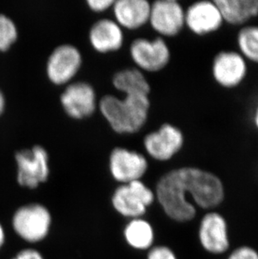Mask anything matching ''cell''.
I'll use <instances>...</instances> for the list:
<instances>
[{"instance_id":"8992f818","label":"cell","mask_w":258,"mask_h":259,"mask_svg":"<svg viewBox=\"0 0 258 259\" xmlns=\"http://www.w3.org/2000/svg\"><path fill=\"white\" fill-rule=\"evenodd\" d=\"M17 182L20 186L36 189L49 178V156L41 146L22 149L15 154Z\"/></svg>"},{"instance_id":"7a4b0ae2","label":"cell","mask_w":258,"mask_h":259,"mask_svg":"<svg viewBox=\"0 0 258 259\" xmlns=\"http://www.w3.org/2000/svg\"><path fill=\"white\" fill-rule=\"evenodd\" d=\"M100 109L116 132H137L146 122L149 99L145 95H125L122 99L105 96L101 100Z\"/></svg>"},{"instance_id":"603a6c76","label":"cell","mask_w":258,"mask_h":259,"mask_svg":"<svg viewBox=\"0 0 258 259\" xmlns=\"http://www.w3.org/2000/svg\"><path fill=\"white\" fill-rule=\"evenodd\" d=\"M146 259H179L176 251L167 245H154L148 251Z\"/></svg>"},{"instance_id":"3957f363","label":"cell","mask_w":258,"mask_h":259,"mask_svg":"<svg viewBox=\"0 0 258 259\" xmlns=\"http://www.w3.org/2000/svg\"><path fill=\"white\" fill-rule=\"evenodd\" d=\"M198 244L212 257H224L232 248L229 221L221 210L204 211L198 222Z\"/></svg>"},{"instance_id":"52a82bcc","label":"cell","mask_w":258,"mask_h":259,"mask_svg":"<svg viewBox=\"0 0 258 259\" xmlns=\"http://www.w3.org/2000/svg\"><path fill=\"white\" fill-rule=\"evenodd\" d=\"M247 63L237 51L222 50L212 59V78L221 88L236 89L246 80L248 74Z\"/></svg>"},{"instance_id":"d6986e66","label":"cell","mask_w":258,"mask_h":259,"mask_svg":"<svg viewBox=\"0 0 258 259\" xmlns=\"http://www.w3.org/2000/svg\"><path fill=\"white\" fill-rule=\"evenodd\" d=\"M113 85L125 95H149L150 86L144 74L137 69H126L117 72Z\"/></svg>"},{"instance_id":"ba28073f","label":"cell","mask_w":258,"mask_h":259,"mask_svg":"<svg viewBox=\"0 0 258 259\" xmlns=\"http://www.w3.org/2000/svg\"><path fill=\"white\" fill-rule=\"evenodd\" d=\"M185 24L193 34L204 37L219 31L224 21L214 0H200L185 10Z\"/></svg>"},{"instance_id":"7402d4cb","label":"cell","mask_w":258,"mask_h":259,"mask_svg":"<svg viewBox=\"0 0 258 259\" xmlns=\"http://www.w3.org/2000/svg\"><path fill=\"white\" fill-rule=\"evenodd\" d=\"M224 259H258V249L252 245H238L232 247Z\"/></svg>"},{"instance_id":"6da1fadb","label":"cell","mask_w":258,"mask_h":259,"mask_svg":"<svg viewBox=\"0 0 258 259\" xmlns=\"http://www.w3.org/2000/svg\"><path fill=\"white\" fill-rule=\"evenodd\" d=\"M156 201L174 223L195 220L200 210H218L227 199V187L217 174L197 166L180 167L161 176Z\"/></svg>"},{"instance_id":"30bf717a","label":"cell","mask_w":258,"mask_h":259,"mask_svg":"<svg viewBox=\"0 0 258 259\" xmlns=\"http://www.w3.org/2000/svg\"><path fill=\"white\" fill-rule=\"evenodd\" d=\"M149 20L163 36H176L185 26V9L176 0H158L151 5Z\"/></svg>"},{"instance_id":"e0dca14e","label":"cell","mask_w":258,"mask_h":259,"mask_svg":"<svg viewBox=\"0 0 258 259\" xmlns=\"http://www.w3.org/2000/svg\"><path fill=\"white\" fill-rule=\"evenodd\" d=\"M90 41L98 52H113L122 47L123 34L117 23L101 20L91 29Z\"/></svg>"},{"instance_id":"ffe728a7","label":"cell","mask_w":258,"mask_h":259,"mask_svg":"<svg viewBox=\"0 0 258 259\" xmlns=\"http://www.w3.org/2000/svg\"><path fill=\"white\" fill-rule=\"evenodd\" d=\"M237 52L247 62L258 65V25L239 28L236 37Z\"/></svg>"},{"instance_id":"5bb4252c","label":"cell","mask_w":258,"mask_h":259,"mask_svg":"<svg viewBox=\"0 0 258 259\" xmlns=\"http://www.w3.org/2000/svg\"><path fill=\"white\" fill-rule=\"evenodd\" d=\"M61 100L66 113L74 118L88 117L95 110V92L85 82H76L67 87Z\"/></svg>"},{"instance_id":"ac0fdd59","label":"cell","mask_w":258,"mask_h":259,"mask_svg":"<svg viewBox=\"0 0 258 259\" xmlns=\"http://www.w3.org/2000/svg\"><path fill=\"white\" fill-rule=\"evenodd\" d=\"M123 238L129 247L137 251H149L154 247L156 235L149 221L139 218L131 219L125 225Z\"/></svg>"},{"instance_id":"9a60e30c","label":"cell","mask_w":258,"mask_h":259,"mask_svg":"<svg viewBox=\"0 0 258 259\" xmlns=\"http://www.w3.org/2000/svg\"><path fill=\"white\" fill-rule=\"evenodd\" d=\"M224 24L243 27L258 17V0H214Z\"/></svg>"},{"instance_id":"277c9868","label":"cell","mask_w":258,"mask_h":259,"mask_svg":"<svg viewBox=\"0 0 258 259\" xmlns=\"http://www.w3.org/2000/svg\"><path fill=\"white\" fill-rule=\"evenodd\" d=\"M52 212L40 203H29L15 210L11 226L20 239L30 244H36L47 239L52 230Z\"/></svg>"},{"instance_id":"5b68a950","label":"cell","mask_w":258,"mask_h":259,"mask_svg":"<svg viewBox=\"0 0 258 259\" xmlns=\"http://www.w3.org/2000/svg\"><path fill=\"white\" fill-rule=\"evenodd\" d=\"M155 201L154 191L142 181L121 185L111 199L115 211L128 220L144 218Z\"/></svg>"},{"instance_id":"7c38bea8","label":"cell","mask_w":258,"mask_h":259,"mask_svg":"<svg viewBox=\"0 0 258 259\" xmlns=\"http://www.w3.org/2000/svg\"><path fill=\"white\" fill-rule=\"evenodd\" d=\"M109 167L113 179L123 185L141 181L148 169V162L137 152L118 148L111 154Z\"/></svg>"},{"instance_id":"44dd1931","label":"cell","mask_w":258,"mask_h":259,"mask_svg":"<svg viewBox=\"0 0 258 259\" xmlns=\"http://www.w3.org/2000/svg\"><path fill=\"white\" fill-rule=\"evenodd\" d=\"M18 39L15 22L7 15L0 14V52H7Z\"/></svg>"},{"instance_id":"9c48e42d","label":"cell","mask_w":258,"mask_h":259,"mask_svg":"<svg viewBox=\"0 0 258 259\" xmlns=\"http://www.w3.org/2000/svg\"><path fill=\"white\" fill-rule=\"evenodd\" d=\"M185 144V136L179 127L164 123L156 132L147 135L144 146L149 155L158 161H168L176 156Z\"/></svg>"},{"instance_id":"4316f807","label":"cell","mask_w":258,"mask_h":259,"mask_svg":"<svg viewBox=\"0 0 258 259\" xmlns=\"http://www.w3.org/2000/svg\"><path fill=\"white\" fill-rule=\"evenodd\" d=\"M5 107H6V100H5L4 93L0 89V116L2 115L4 112H5Z\"/></svg>"},{"instance_id":"cb8c5ba5","label":"cell","mask_w":258,"mask_h":259,"mask_svg":"<svg viewBox=\"0 0 258 259\" xmlns=\"http://www.w3.org/2000/svg\"><path fill=\"white\" fill-rule=\"evenodd\" d=\"M11 259H45V257L35 248L26 247L19 251Z\"/></svg>"},{"instance_id":"d4e9b609","label":"cell","mask_w":258,"mask_h":259,"mask_svg":"<svg viewBox=\"0 0 258 259\" xmlns=\"http://www.w3.org/2000/svg\"><path fill=\"white\" fill-rule=\"evenodd\" d=\"M114 3L115 1L113 0H89L88 1L89 7L97 12L104 11L105 10L114 5Z\"/></svg>"},{"instance_id":"2e32d148","label":"cell","mask_w":258,"mask_h":259,"mask_svg":"<svg viewBox=\"0 0 258 259\" xmlns=\"http://www.w3.org/2000/svg\"><path fill=\"white\" fill-rule=\"evenodd\" d=\"M151 5L145 0H118L113 5L118 25L127 29H137L149 20Z\"/></svg>"},{"instance_id":"4fadbf2b","label":"cell","mask_w":258,"mask_h":259,"mask_svg":"<svg viewBox=\"0 0 258 259\" xmlns=\"http://www.w3.org/2000/svg\"><path fill=\"white\" fill-rule=\"evenodd\" d=\"M80 64L81 57L76 47L63 45L51 55L47 62V74L53 83H66L77 73Z\"/></svg>"},{"instance_id":"83f0119b","label":"cell","mask_w":258,"mask_h":259,"mask_svg":"<svg viewBox=\"0 0 258 259\" xmlns=\"http://www.w3.org/2000/svg\"><path fill=\"white\" fill-rule=\"evenodd\" d=\"M253 123L258 132V105L256 106V108H255V111H254Z\"/></svg>"},{"instance_id":"484cf974","label":"cell","mask_w":258,"mask_h":259,"mask_svg":"<svg viewBox=\"0 0 258 259\" xmlns=\"http://www.w3.org/2000/svg\"><path fill=\"white\" fill-rule=\"evenodd\" d=\"M6 242V232L2 223H0V251L2 250Z\"/></svg>"},{"instance_id":"8fae6325","label":"cell","mask_w":258,"mask_h":259,"mask_svg":"<svg viewBox=\"0 0 258 259\" xmlns=\"http://www.w3.org/2000/svg\"><path fill=\"white\" fill-rule=\"evenodd\" d=\"M134 62L148 71H158L164 68L170 60V51L162 38L134 40L130 48Z\"/></svg>"}]
</instances>
